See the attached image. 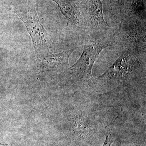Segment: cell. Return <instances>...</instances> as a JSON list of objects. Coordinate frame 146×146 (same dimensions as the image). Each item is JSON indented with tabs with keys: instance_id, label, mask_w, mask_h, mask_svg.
Instances as JSON below:
<instances>
[{
	"instance_id": "obj_6",
	"label": "cell",
	"mask_w": 146,
	"mask_h": 146,
	"mask_svg": "<svg viewBox=\"0 0 146 146\" xmlns=\"http://www.w3.org/2000/svg\"><path fill=\"white\" fill-rule=\"evenodd\" d=\"M125 36L129 41L137 45H145L146 28L138 20L127 21L124 25Z\"/></svg>"
},
{
	"instance_id": "obj_9",
	"label": "cell",
	"mask_w": 146,
	"mask_h": 146,
	"mask_svg": "<svg viewBox=\"0 0 146 146\" xmlns=\"http://www.w3.org/2000/svg\"><path fill=\"white\" fill-rule=\"evenodd\" d=\"M76 124H74L75 131L80 137H85L89 134V127L86 121L83 118H80L76 121Z\"/></svg>"
},
{
	"instance_id": "obj_2",
	"label": "cell",
	"mask_w": 146,
	"mask_h": 146,
	"mask_svg": "<svg viewBox=\"0 0 146 146\" xmlns=\"http://www.w3.org/2000/svg\"><path fill=\"white\" fill-rule=\"evenodd\" d=\"M109 46L106 43L95 42L86 45L81 56L70 68L73 76L78 79L93 78L92 68L102 51Z\"/></svg>"
},
{
	"instance_id": "obj_5",
	"label": "cell",
	"mask_w": 146,
	"mask_h": 146,
	"mask_svg": "<svg viewBox=\"0 0 146 146\" xmlns=\"http://www.w3.org/2000/svg\"><path fill=\"white\" fill-rule=\"evenodd\" d=\"M76 48H75L57 53L48 51L41 62V70L43 72L58 70L66 68L68 65L69 58Z\"/></svg>"
},
{
	"instance_id": "obj_3",
	"label": "cell",
	"mask_w": 146,
	"mask_h": 146,
	"mask_svg": "<svg viewBox=\"0 0 146 146\" xmlns=\"http://www.w3.org/2000/svg\"><path fill=\"white\" fill-rule=\"evenodd\" d=\"M140 66L138 58L131 52L125 50L116 61L100 78L119 79L127 76Z\"/></svg>"
},
{
	"instance_id": "obj_1",
	"label": "cell",
	"mask_w": 146,
	"mask_h": 146,
	"mask_svg": "<svg viewBox=\"0 0 146 146\" xmlns=\"http://www.w3.org/2000/svg\"><path fill=\"white\" fill-rule=\"evenodd\" d=\"M15 12L26 27L36 54L47 49L50 45V36L41 23L35 7L28 6Z\"/></svg>"
},
{
	"instance_id": "obj_11",
	"label": "cell",
	"mask_w": 146,
	"mask_h": 146,
	"mask_svg": "<svg viewBox=\"0 0 146 146\" xmlns=\"http://www.w3.org/2000/svg\"><path fill=\"white\" fill-rule=\"evenodd\" d=\"M112 143V140L111 135L108 134L106 136L105 141L102 146H110Z\"/></svg>"
},
{
	"instance_id": "obj_4",
	"label": "cell",
	"mask_w": 146,
	"mask_h": 146,
	"mask_svg": "<svg viewBox=\"0 0 146 146\" xmlns=\"http://www.w3.org/2000/svg\"><path fill=\"white\" fill-rule=\"evenodd\" d=\"M81 13L95 27L106 25L101 0H78Z\"/></svg>"
},
{
	"instance_id": "obj_10",
	"label": "cell",
	"mask_w": 146,
	"mask_h": 146,
	"mask_svg": "<svg viewBox=\"0 0 146 146\" xmlns=\"http://www.w3.org/2000/svg\"><path fill=\"white\" fill-rule=\"evenodd\" d=\"M112 5L115 6L119 9L121 10L124 7L125 5L126 0H108Z\"/></svg>"
},
{
	"instance_id": "obj_12",
	"label": "cell",
	"mask_w": 146,
	"mask_h": 146,
	"mask_svg": "<svg viewBox=\"0 0 146 146\" xmlns=\"http://www.w3.org/2000/svg\"><path fill=\"white\" fill-rule=\"evenodd\" d=\"M0 146H9L8 144H2L0 143Z\"/></svg>"
},
{
	"instance_id": "obj_7",
	"label": "cell",
	"mask_w": 146,
	"mask_h": 146,
	"mask_svg": "<svg viewBox=\"0 0 146 146\" xmlns=\"http://www.w3.org/2000/svg\"><path fill=\"white\" fill-rule=\"evenodd\" d=\"M57 4L61 13L68 23L78 25L81 21L82 13L78 5L72 0H52Z\"/></svg>"
},
{
	"instance_id": "obj_8",
	"label": "cell",
	"mask_w": 146,
	"mask_h": 146,
	"mask_svg": "<svg viewBox=\"0 0 146 146\" xmlns=\"http://www.w3.org/2000/svg\"><path fill=\"white\" fill-rule=\"evenodd\" d=\"M129 11L130 14L136 18L142 20L145 19L146 0H132Z\"/></svg>"
}]
</instances>
